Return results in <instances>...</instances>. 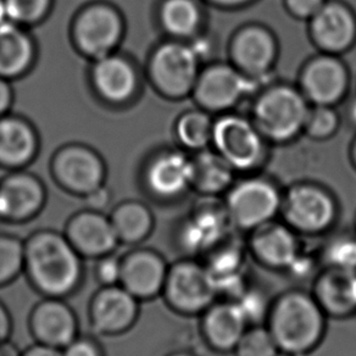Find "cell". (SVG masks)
I'll use <instances>...</instances> for the list:
<instances>
[{"mask_svg":"<svg viewBox=\"0 0 356 356\" xmlns=\"http://www.w3.org/2000/svg\"><path fill=\"white\" fill-rule=\"evenodd\" d=\"M24 273L43 297L65 299L83 282V257L64 233L40 229L24 241Z\"/></svg>","mask_w":356,"mask_h":356,"instance_id":"cell-1","label":"cell"},{"mask_svg":"<svg viewBox=\"0 0 356 356\" xmlns=\"http://www.w3.org/2000/svg\"><path fill=\"white\" fill-rule=\"evenodd\" d=\"M267 328L286 355H307L320 346L326 332V314L312 294L283 293L267 312Z\"/></svg>","mask_w":356,"mask_h":356,"instance_id":"cell-2","label":"cell"},{"mask_svg":"<svg viewBox=\"0 0 356 356\" xmlns=\"http://www.w3.org/2000/svg\"><path fill=\"white\" fill-rule=\"evenodd\" d=\"M161 296L171 310L192 316L213 305L218 288L207 265L184 259L168 266Z\"/></svg>","mask_w":356,"mask_h":356,"instance_id":"cell-3","label":"cell"},{"mask_svg":"<svg viewBox=\"0 0 356 356\" xmlns=\"http://www.w3.org/2000/svg\"><path fill=\"white\" fill-rule=\"evenodd\" d=\"M309 110L304 97L296 89L277 86L257 100L254 109L255 127L267 138L286 142L304 129Z\"/></svg>","mask_w":356,"mask_h":356,"instance_id":"cell-4","label":"cell"},{"mask_svg":"<svg viewBox=\"0 0 356 356\" xmlns=\"http://www.w3.org/2000/svg\"><path fill=\"white\" fill-rule=\"evenodd\" d=\"M281 211L294 232L317 236L328 231L337 218V205L325 189L298 184L282 199Z\"/></svg>","mask_w":356,"mask_h":356,"instance_id":"cell-5","label":"cell"},{"mask_svg":"<svg viewBox=\"0 0 356 356\" xmlns=\"http://www.w3.org/2000/svg\"><path fill=\"white\" fill-rule=\"evenodd\" d=\"M229 221L245 231L271 222L282 207V198L273 184L252 178L234 186L226 200Z\"/></svg>","mask_w":356,"mask_h":356,"instance_id":"cell-6","label":"cell"},{"mask_svg":"<svg viewBox=\"0 0 356 356\" xmlns=\"http://www.w3.org/2000/svg\"><path fill=\"white\" fill-rule=\"evenodd\" d=\"M140 302L120 284L100 287L89 302V322L105 337L122 336L138 321Z\"/></svg>","mask_w":356,"mask_h":356,"instance_id":"cell-7","label":"cell"},{"mask_svg":"<svg viewBox=\"0 0 356 356\" xmlns=\"http://www.w3.org/2000/svg\"><path fill=\"white\" fill-rule=\"evenodd\" d=\"M198 59L188 45H161L152 59L154 82L168 97L179 98L188 95L198 79Z\"/></svg>","mask_w":356,"mask_h":356,"instance_id":"cell-8","label":"cell"},{"mask_svg":"<svg viewBox=\"0 0 356 356\" xmlns=\"http://www.w3.org/2000/svg\"><path fill=\"white\" fill-rule=\"evenodd\" d=\"M211 140L218 154L233 168L250 170L261 160L260 132L239 116H225L215 122Z\"/></svg>","mask_w":356,"mask_h":356,"instance_id":"cell-9","label":"cell"},{"mask_svg":"<svg viewBox=\"0 0 356 356\" xmlns=\"http://www.w3.org/2000/svg\"><path fill=\"white\" fill-rule=\"evenodd\" d=\"M259 79H249L227 65H215L199 76L194 86V97L204 109H228L259 87Z\"/></svg>","mask_w":356,"mask_h":356,"instance_id":"cell-10","label":"cell"},{"mask_svg":"<svg viewBox=\"0 0 356 356\" xmlns=\"http://www.w3.org/2000/svg\"><path fill=\"white\" fill-rule=\"evenodd\" d=\"M168 271V262L160 252L136 248L121 257L120 286L140 302L153 300L161 296Z\"/></svg>","mask_w":356,"mask_h":356,"instance_id":"cell-11","label":"cell"},{"mask_svg":"<svg viewBox=\"0 0 356 356\" xmlns=\"http://www.w3.org/2000/svg\"><path fill=\"white\" fill-rule=\"evenodd\" d=\"M35 343L63 350L79 336V318L64 299L44 298L35 304L29 318Z\"/></svg>","mask_w":356,"mask_h":356,"instance_id":"cell-12","label":"cell"},{"mask_svg":"<svg viewBox=\"0 0 356 356\" xmlns=\"http://www.w3.org/2000/svg\"><path fill=\"white\" fill-rule=\"evenodd\" d=\"M64 234L74 250L89 260L114 254L120 245L109 216L90 209L74 213L66 223Z\"/></svg>","mask_w":356,"mask_h":356,"instance_id":"cell-13","label":"cell"},{"mask_svg":"<svg viewBox=\"0 0 356 356\" xmlns=\"http://www.w3.org/2000/svg\"><path fill=\"white\" fill-rule=\"evenodd\" d=\"M45 203L43 186L31 175H14L0 184V220L24 223L35 218Z\"/></svg>","mask_w":356,"mask_h":356,"instance_id":"cell-14","label":"cell"},{"mask_svg":"<svg viewBox=\"0 0 356 356\" xmlns=\"http://www.w3.org/2000/svg\"><path fill=\"white\" fill-rule=\"evenodd\" d=\"M252 255L264 266L283 270L291 268L300 257L297 232L288 225L271 222L252 231Z\"/></svg>","mask_w":356,"mask_h":356,"instance_id":"cell-15","label":"cell"},{"mask_svg":"<svg viewBox=\"0 0 356 356\" xmlns=\"http://www.w3.org/2000/svg\"><path fill=\"white\" fill-rule=\"evenodd\" d=\"M55 175L65 188L86 197L103 186L104 166L88 149L70 147L55 160Z\"/></svg>","mask_w":356,"mask_h":356,"instance_id":"cell-16","label":"cell"},{"mask_svg":"<svg viewBox=\"0 0 356 356\" xmlns=\"http://www.w3.org/2000/svg\"><path fill=\"white\" fill-rule=\"evenodd\" d=\"M79 47L88 54L102 58L110 54L122 33V22L109 6L88 8L79 16L74 27Z\"/></svg>","mask_w":356,"mask_h":356,"instance_id":"cell-17","label":"cell"},{"mask_svg":"<svg viewBox=\"0 0 356 356\" xmlns=\"http://www.w3.org/2000/svg\"><path fill=\"white\" fill-rule=\"evenodd\" d=\"M312 296L326 315L348 317L356 314V270L327 266L318 275Z\"/></svg>","mask_w":356,"mask_h":356,"instance_id":"cell-18","label":"cell"},{"mask_svg":"<svg viewBox=\"0 0 356 356\" xmlns=\"http://www.w3.org/2000/svg\"><path fill=\"white\" fill-rule=\"evenodd\" d=\"M248 318L238 302H213L203 312L202 332L205 341L213 350H234L247 331Z\"/></svg>","mask_w":356,"mask_h":356,"instance_id":"cell-19","label":"cell"},{"mask_svg":"<svg viewBox=\"0 0 356 356\" xmlns=\"http://www.w3.org/2000/svg\"><path fill=\"white\" fill-rule=\"evenodd\" d=\"M302 86L307 99L315 105L331 106L343 98L348 88V72L339 60L321 56L312 60L302 72Z\"/></svg>","mask_w":356,"mask_h":356,"instance_id":"cell-20","label":"cell"},{"mask_svg":"<svg viewBox=\"0 0 356 356\" xmlns=\"http://www.w3.org/2000/svg\"><path fill=\"white\" fill-rule=\"evenodd\" d=\"M231 54L243 72L249 77L262 79L266 76L276 58V43L268 31L252 26L234 37Z\"/></svg>","mask_w":356,"mask_h":356,"instance_id":"cell-21","label":"cell"},{"mask_svg":"<svg viewBox=\"0 0 356 356\" xmlns=\"http://www.w3.org/2000/svg\"><path fill=\"white\" fill-rule=\"evenodd\" d=\"M312 35L322 49L341 53L355 40V17L346 6L338 3L325 4L312 19Z\"/></svg>","mask_w":356,"mask_h":356,"instance_id":"cell-22","label":"cell"},{"mask_svg":"<svg viewBox=\"0 0 356 356\" xmlns=\"http://www.w3.org/2000/svg\"><path fill=\"white\" fill-rule=\"evenodd\" d=\"M193 181V163L178 152L163 153L147 171V184L156 197L171 199L184 193Z\"/></svg>","mask_w":356,"mask_h":356,"instance_id":"cell-23","label":"cell"},{"mask_svg":"<svg viewBox=\"0 0 356 356\" xmlns=\"http://www.w3.org/2000/svg\"><path fill=\"white\" fill-rule=\"evenodd\" d=\"M229 221L226 207H205L194 213L181 232V245L188 252H204L222 238ZM231 222V221H229Z\"/></svg>","mask_w":356,"mask_h":356,"instance_id":"cell-24","label":"cell"},{"mask_svg":"<svg viewBox=\"0 0 356 356\" xmlns=\"http://www.w3.org/2000/svg\"><path fill=\"white\" fill-rule=\"evenodd\" d=\"M93 81L100 95L111 102H124L134 95L137 76L129 61L116 55H104L97 61Z\"/></svg>","mask_w":356,"mask_h":356,"instance_id":"cell-25","label":"cell"},{"mask_svg":"<svg viewBox=\"0 0 356 356\" xmlns=\"http://www.w3.org/2000/svg\"><path fill=\"white\" fill-rule=\"evenodd\" d=\"M120 244L138 245L145 242L153 232L154 216L145 204L124 202L109 216Z\"/></svg>","mask_w":356,"mask_h":356,"instance_id":"cell-26","label":"cell"},{"mask_svg":"<svg viewBox=\"0 0 356 356\" xmlns=\"http://www.w3.org/2000/svg\"><path fill=\"white\" fill-rule=\"evenodd\" d=\"M37 140L29 124L14 118L0 119V163L20 166L35 154Z\"/></svg>","mask_w":356,"mask_h":356,"instance_id":"cell-27","label":"cell"},{"mask_svg":"<svg viewBox=\"0 0 356 356\" xmlns=\"http://www.w3.org/2000/svg\"><path fill=\"white\" fill-rule=\"evenodd\" d=\"M33 58V47L24 31L6 21L0 25V77L25 71Z\"/></svg>","mask_w":356,"mask_h":356,"instance_id":"cell-28","label":"cell"},{"mask_svg":"<svg viewBox=\"0 0 356 356\" xmlns=\"http://www.w3.org/2000/svg\"><path fill=\"white\" fill-rule=\"evenodd\" d=\"M192 186L203 194L221 193L232 182L233 168L220 154L204 152L192 160Z\"/></svg>","mask_w":356,"mask_h":356,"instance_id":"cell-29","label":"cell"},{"mask_svg":"<svg viewBox=\"0 0 356 356\" xmlns=\"http://www.w3.org/2000/svg\"><path fill=\"white\" fill-rule=\"evenodd\" d=\"M161 21L165 30L175 37H191L198 30L200 11L193 0H166Z\"/></svg>","mask_w":356,"mask_h":356,"instance_id":"cell-30","label":"cell"},{"mask_svg":"<svg viewBox=\"0 0 356 356\" xmlns=\"http://www.w3.org/2000/svg\"><path fill=\"white\" fill-rule=\"evenodd\" d=\"M24 273V241L0 233V288L6 287Z\"/></svg>","mask_w":356,"mask_h":356,"instance_id":"cell-31","label":"cell"},{"mask_svg":"<svg viewBox=\"0 0 356 356\" xmlns=\"http://www.w3.org/2000/svg\"><path fill=\"white\" fill-rule=\"evenodd\" d=\"M213 126L208 115L192 111L184 115L178 121V138L188 148H204L213 138Z\"/></svg>","mask_w":356,"mask_h":356,"instance_id":"cell-32","label":"cell"},{"mask_svg":"<svg viewBox=\"0 0 356 356\" xmlns=\"http://www.w3.org/2000/svg\"><path fill=\"white\" fill-rule=\"evenodd\" d=\"M236 356H278L281 353L267 327L247 328L234 348Z\"/></svg>","mask_w":356,"mask_h":356,"instance_id":"cell-33","label":"cell"},{"mask_svg":"<svg viewBox=\"0 0 356 356\" xmlns=\"http://www.w3.org/2000/svg\"><path fill=\"white\" fill-rule=\"evenodd\" d=\"M337 127L338 118L331 106L316 105L314 109L309 110L304 129L312 138H328L336 132Z\"/></svg>","mask_w":356,"mask_h":356,"instance_id":"cell-34","label":"cell"},{"mask_svg":"<svg viewBox=\"0 0 356 356\" xmlns=\"http://www.w3.org/2000/svg\"><path fill=\"white\" fill-rule=\"evenodd\" d=\"M50 0H6L8 20L30 24L40 20L49 8Z\"/></svg>","mask_w":356,"mask_h":356,"instance_id":"cell-35","label":"cell"},{"mask_svg":"<svg viewBox=\"0 0 356 356\" xmlns=\"http://www.w3.org/2000/svg\"><path fill=\"white\" fill-rule=\"evenodd\" d=\"M327 266L356 270V237L338 238L327 248Z\"/></svg>","mask_w":356,"mask_h":356,"instance_id":"cell-36","label":"cell"},{"mask_svg":"<svg viewBox=\"0 0 356 356\" xmlns=\"http://www.w3.org/2000/svg\"><path fill=\"white\" fill-rule=\"evenodd\" d=\"M95 280L100 287L116 286L121 280V257L110 254L97 260L95 267Z\"/></svg>","mask_w":356,"mask_h":356,"instance_id":"cell-37","label":"cell"},{"mask_svg":"<svg viewBox=\"0 0 356 356\" xmlns=\"http://www.w3.org/2000/svg\"><path fill=\"white\" fill-rule=\"evenodd\" d=\"M63 356H105L98 341L90 337L79 336L63 349Z\"/></svg>","mask_w":356,"mask_h":356,"instance_id":"cell-38","label":"cell"},{"mask_svg":"<svg viewBox=\"0 0 356 356\" xmlns=\"http://www.w3.org/2000/svg\"><path fill=\"white\" fill-rule=\"evenodd\" d=\"M286 4L288 10L296 17L312 19L325 6V0H286Z\"/></svg>","mask_w":356,"mask_h":356,"instance_id":"cell-39","label":"cell"},{"mask_svg":"<svg viewBox=\"0 0 356 356\" xmlns=\"http://www.w3.org/2000/svg\"><path fill=\"white\" fill-rule=\"evenodd\" d=\"M84 198H86V203H87L88 209L95 210V211H103L110 203L109 191L104 188L103 186L87 194Z\"/></svg>","mask_w":356,"mask_h":356,"instance_id":"cell-40","label":"cell"},{"mask_svg":"<svg viewBox=\"0 0 356 356\" xmlns=\"http://www.w3.org/2000/svg\"><path fill=\"white\" fill-rule=\"evenodd\" d=\"M13 334V317L6 304L0 300V343L10 341Z\"/></svg>","mask_w":356,"mask_h":356,"instance_id":"cell-41","label":"cell"},{"mask_svg":"<svg viewBox=\"0 0 356 356\" xmlns=\"http://www.w3.org/2000/svg\"><path fill=\"white\" fill-rule=\"evenodd\" d=\"M20 356H63V350L35 343L33 346H29L25 351H22Z\"/></svg>","mask_w":356,"mask_h":356,"instance_id":"cell-42","label":"cell"},{"mask_svg":"<svg viewBox=\"0 0 356 356\" xmlns=\"http://www.w3.org/2000/svg\"><path fill=\"white\" fill-rule=\"evenodd\" d=\"M11 103V89L6 81L0 79V116L6 113Z\"/></svg>","mask_w":356,"mask_h":356,"instance_id":"cell-43","label":"cell"},{"mask_svg":"<svg viewBox=\"0 0 356 356\" xmlns=\"http://www.w3.org/2000/svg\"><path fill=\"white\" fill-rule=\"evenodd\" d=\"M21 351H19L17 346L13 344L11 341L0 343V356H20Z\"/></svg>","mask_w":356,"mask_h":356,"instance_id":"cell-44","label":"cell"},{"mask_svg":"<svg viewBox=\"0 0 356 356\" xmlns=\"http://www.w3.org/2000/svg\"><path fill=\"white\" fill-rule=\"evenodd\" d=\"M213 4L221 6H239L245 4L250 0H210Z\"/></svg>","mask_w":356,"mask_h":356,"instance_id":"cell-45","label":"cell"},{"mask_svg":"<svg viewBox=\"0 0 356 356\" xmlns=\"http://www.w3.org/2000/svg\"><path fill=\"white\" fill-rule=\"evenodd\" d=\"M8 20V14H6V0H0V25L4 24Z\"/></svg>","mask_w":356,"mask_h":356,"instance_id":"cell-46","label":"cell"},{"mask_svg":"<svg viewBox=\"0 0 356 356\" xmlns=\"http://www.w3.org/2000/svg\"><path fill=\"white\" fill-rule=\"evenodd\" d=\"M349 114H350L351 121H353V122L356 124V100L354 102V103H353V105H351Z\"/></svg>","mask_w":356,"mask_h":356,"instance_id":"cell-47","label":"cell"},{"mask_svg":"<svg viewBox=\"0 0 356 356\" xmlns=\"http://www.w3.org/2000/svg\"><path fill=\"white\" fill-rule=\"evenodd\" d=\"M168 356H195L193 354H191V353H186V351H176V353H172V354H170Z\"/></svg>","mask_w":356,"mask_h":356,"instance_id":"cell-48","label":"cell"},{"mask_svg":"<svg viewBox=\"0 0 356 356\" xmlns=\"http://www.w3.org/2000/svg\"><path fill=\"white\" fill-rule=\"evenodd\" d=\"M353 158H354V161H355L356 163V143L355 145H354V149H353Z\"/></svg>","mask_w":356,"mask_h":356,"instance_id":"cell-49","label":"cell"}]
</instances>
